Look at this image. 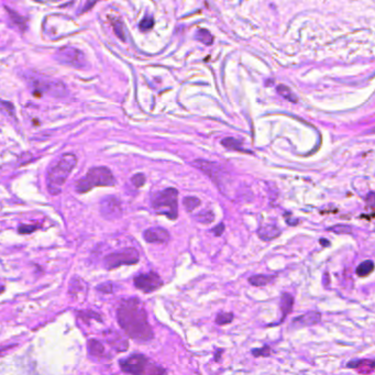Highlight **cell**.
Wrapping results in <instances>:
<instances>
[{"label":"cell","instance_id":"6da1fadb","mask_svg":"<svg viewBox=\"0 0 375 375\" xmlns=\"http://www.w3.org/2000/svg\"><path fill=\"white\" fill-rule=\"evenodd\" d=\"M117 320L130 339L138 343H147L154 338V332L147 318L143 302L137 297L125 299L117 310Z\"/></svg>","mask_w":375,"mask_h":375},{"label":"cell","instance_id":"7a4b0ae2","mask_svg":"<svg viewBox=\"0 0 375 375\" xmlns=\"http://www.w3.org/2000/svg\"><path fill=\"white\" fill-rule=\"evenodd\" d=\"M76 164V155L66 153L50 168L48 172V189L51 195H58L62 192L63 186Z\"/></svg>","mask_w":375,"mask_h":375},{"label":"cell","instance_id":"3957f363","mask_svg":"<svg viewBox=\"0 0 375 375\" xmlns=\"http://www.w3.org/2000/svg\"><path fill=\"white\" fill-rule=\"evenodd\" d=\"M115 184L116 179L113 178L111 171L108 167L99 166L90 168L83 179L77 180L75 188L77 193L85 194L97 186L111 187Z\"/></svg>","mask_w":375,"mask_h":375},{"label":"cell","instance_id":"277c9868","mask_svg":"<svg viewBox=\"0 0 375 375\" xmlns=\"http://www.w3.org/2000/svg\"><path fill=\"white\" fill-rule=\"evenodd\" d=\"M179 192L175 188H166L155 194L152 198V206L158 214H164L167 218H178L179 214Z\"/></svg>","mask_w":375,"mask_h":375},{"label":"cell","instance_id":"5b68a950","mask_svg":"<svg viewBox=\"0 0 375 375\" xmlns=\"http://www.w3.org/2000/svg\"><path fill=\"white\" fill-rule=\"evenodd\" d=\"M140 261V254L137 249L125 248L120 251L112 252L105 258V267L108 269H113L122 265H133Z\"/></svg>","mask_w":375,"mask_h":375},{"label":"cell","instance_id":"8992f818","mask_svg":"<svg viewBox=\"0 0 375 375\" xmlns=\"http://www.w3.org/2000/svg\"><path fill=\"white\" fill-rule=\"evenodd\" d=\"M119 364L121 370L130 375H146L147 371L152 365L147 357L141 353H134L125 359L120 360Z\"/></svg>","mask_w":375,"mask_h":375},{"label":"cell","instance_id":"52a82bcc","mask_svg":"<svg viewBox=\"0 0 375 375\" xmlns=\"http://www.w3.org/2000/svg\"><path fill=\"white\" fill-rule=\"evenodd\" d=\"M133 284L142 293L151 294L161 288L164 282L157 272H147L138 274L133 279Z\"/></svg>","mask_w":375,"mask_h":375},{"label":"cell","instance_id":"ba28073f","mask_svg":"<svg viewBox=\"0 0 375 375\" xmlns=\"http://www.w3.org/2000/svg\"><path fill=\"white\" fill-rule=\"evenodd\" d=\"M55 58L62 64L77 67V69H81L86 64L85 54L81 50L73 48V46H64L58 50Z\"/></svg>","mask_w":375,"mask_h":375},{"label":"cell","instance_id":"9c48e42d","mask_svg":"<svg viewBox=\"0 0 375 375\" xmlns=\"http://www.w3.org/2000/svg\"><path fill=\"white\" fill-rule=\"evenodd\" d=\"M30 79V85L33 88L35 95L40 96L41 94H53V95H62L65 90V87L60 82H51L46 81L44 78H40L36 76L29 77Z\"/></svg>","mask_w":375,"mask_h":375},{"label":"cell","instance_id":"30bf717a","mask_svg":"<svg viewBox=\"0 0 375 375\" xmlns=\"http://www.w3.org/2000/svg\"><path fill=\"white\" fill-rule=\"evenodd\" d=\"M194 165L197 166V168L203 171L205 174H207L210 179H212L214 183L220 186L221 180L223 179V172L221 167L216 163L204 161V160H197L194 162Z\"/></svg>","mask_w":375,"mask_h":375},{"label":"cell","instance_id":"8fae6325","mask_svg":"<svg viewBox=\"0 0 375 375\" xmlns=\"http://www.w3.org/2000/svg\"><path fill=\"white\" fill-rule=\"evenodd\" d=\"M321 321V314L317 310H311L308 313L299 315L297 317H295L290 321V326L295 329H299V328H305V327H313L318 324Z\"/></svg>","mask_w":375,"mask_h":375},{"label":"cell","instance_id":"7c38bea8","mask_svg":"<svg viewBox=\"0 0 375 375\" xmlns=\"http://www.w3.org/2000/svg\"><path fill=\"white\" fill-rule=\"evenodd\" d=\"M100 210L104 217L106 218H117L121 214V206L120 201L115 197H107L102 200L100 204Z\"/></svg>","mask_w":375,"mask_h":375},{"label":"cell","instance_id":"4fadbf2b","mask_svg":"<svg viewBox=\"0 0 375 375\" xmlns=\"http://www.w3.org/2000/svg\"><path fill=\"white\" fill-rule=\"evenodd\" d=\"M143 238L149 243H166L170 240V233L163 228H150L143 232Z\"/></svg>","mask_w":375,"mask_h":375},{"label":"cell","instance_id":"5bb4252c","mask_svg":"<svg viewBox=\"0 0 375 375\" xmlns=\"http://www.w3.org/2000/svg\"><path fill=\"white\" fill-rule=\"evenodd\" d=\"M347 368L357 370L360 374H369L373 372L375 362L372 359H356L348 362Z\"/></svg>","mask_w":375,"mask_h":375},{"label":"cell","instance_id":"9a60e30c","mask_svg":"<svg viewBox=\"0 0 375 375\" xmlns=\"http://www.w3.org/2000/svg\"><path fill=\"white\" fill-rule=\"evenodd\" d=\"M294 302L295 298L292 294L289 293H282L281 295V301H280V307H281V311H282V317L280 319V322H277V324H281L284 322V320L286 317L292 313L293 311V307H294Z\"/></svg>","mask_w":375,"mask_h":375},{"label":"cell","instance_id":"2e32d148","mask_svg":"<svg viewBox=\"0 0 375 375\" xmlns=\"http://www.w3.org/2000/svg\"><path fill=\"white\" fill-rule=\"evenodd\" d=\"M105 337H106V340L108 342L110 343L118 352H124L128 349V341L122 338L118 332L108 330L106 334H105Z\"/></svg>","mask_w":375,"mask_h":375},{"label":"cell","instance_id":"e0dca14e","mask_svg":"<svg viewBox=\"0 0 375 375\" xmlns=\"http://www.w3.org/2000/svg\"><path fill=\"white\" fill-rule=\"evenodd\" d=\"M277 276L276 275H268V274H255V275H252L249 277V284H251L252 286H255V287H261V286H267L269 284H273L274 282L276 281Z\"/></svg>","mask_w":375,"mask_h":375},{"label":"cell","instance_id":"ac0fdd59","mask_svg":"<svg viewBox=\"0 0 375 375\" xmlns=\"http://www.w3.org/2000/svg\"><path fill=\"white\" fill-rule=\"evenodd\" d=\"M258 234L264 241H271L281 235V230L274 225H264L259 228Z\"/></svg>","mask_w":375,"mask_h":375},{"label":"cell","instance_id":"d6986e66","mask_svg":"<svg viewBox=\"0 0 375 375\" xmlns=\"http://www.w3.org/2000/svg\"><path fill=\"white\" fill-rule=\"evenodd\" d=\"M373 269H374L373 261L365 260V261H363V262L357 265V268L356 269V274L359 277H361V279H363V277H366V276H369L370 274H372Z\"/></svg>","mask_w":375,"mask_h":375},{"label":"cell","instance_id":"ffe728a7","mask_svg":"<svg viewBox=\"0 0 375 375\" xmlns=\"http://www.w3.org/2000/svg\"><path fill=\"white\" fill-rule=\"evenodd\" d=\"M88 353L91 357H102L105 353V347L100 341L90 339L88 341Z\"/></svg>","mask_w":375,"mask_h":375},{"label":"cell","instance_id":"44dd1931","mask_svg":"<svg viewBox=\"0 0 375 375\" xmlns=\"http://www.w3.org/2000/svg\"><path fill=\"white\" fill-rule=\"evenodd\" d=\"M276 88H277V92H279L282 97H284L285 99H287L288 102H292V103L298 102L297 96L294 94L293 90L290 89L289 87L285 86V85H279Z\"/></svg>","mask_w":375,"mask_h":375},{"label":"cell","instance_id":"7402d4cb","mask_svg":"<svg viewBox=\"0 0 375 375\" xmlns=\"http://www.w3.org/2000/svg\"><path fill=\"white\" fill-rule=\"evenodd\" d=\"M234 318V315L232 313H227V311H220L218 313L216 316V319L214 321L218 324V326H226V324H229L232 322V320Z\"/></svg>","mask_w":375,"mask_h":375},{"label":"cell","instance_id":"603a6c76","mask_svg":"<svg viewBox=\"0 0 375 375\" xmlns=\"http://www.w3.org/2000/svg\"><path fill=\"white\" fill-rule=\"evenodd\" d=\"M196 39L198 41H200L201 43H204L206 45H210L213 43L214 37L212 36V33H210L208 30H206V29H198L196 31Z\"/></svg>","mask_w":375,"mask_h":375},{"label":"cell","instance_id":"cb8c5ba5","mask_svg":"<svg viewBox=\"0 0 375 375\" xmlns=\"http://www.w3.org/2000/svg\"><path fill=\"white\" fill-rule=\"evenodd\" d=\"M0 112L5 113V115L9 117L16 116V108L14 104L10 102H6V100L0 99Z\"/></svg>","mask_w":375,"mask_h":375},{"label":"cell","instance_id":"d4e9b609","mask_svg":"<svg viewBox=\"0 0 375 375\" xmlns=\"http://www.w3.org/2000/svg\"><path fill=\"white\" fill-rule=\"evenodd\" d=\"M6 9H7V11H8V14L10 15L11 20L14 21V22L17 24V26L20 27V28L23 30V29L26 28V24H27V20H26V18H23L22 16H19L18 14H17L16 11L9 9V8H7V7H6Z\"/></svg>","mask_w":375,"mask_h":375},{"label":"cell","instance_id":"484cf974","mask_svg":"<svg viewBox=\"0 0 375 375\" xmlns=\"http://www.w3.org/2000/svg\"><path fill=\"white\" fill-rule=\"evenodd\" d=\"M221 144L226 146L229 150H235V151H241V141L235 140L233 138H226L221 141Z\"/></svg>","mask_w":375,"mask_h":375},{"label":"cell","instance_id":"4316f807","mask_svg":"<svg viewBox=\"0 0 375 375\" xmlns=\"http://www.w3.org/2000/svg\"><path fill=\"white\" fill-rule=\"evenodd\" d=\"M251 355L254 357H268L272 355V348L269 345H263L262 348H256L251 351Z\"/></svg>","mask_w":375,"mask_h":375},{"label":"cell","instance_id":"83f0119b","mask_svg":"<svg viewBox=\"0 0 375 375\" xmlns=\"http://www.w3.org/2000/svg\"><path fill=\"white\" fill-rule=\"evenodd\" d=\"M111 23H112V27H113V30H115L116 36L119 37V39H121L122 41H125V31H124V23L121 22V20L112 19Z\"/></svg>","mask_w":375,"mask_h":375},{"label":"cell","instance_id":"f1b7e54d","mask_svg":"<svg viewBox=\"0 0 375 375\" xmlns=\"http://www.w3.org/2000/svg\"><path fill=\"white\" fill-rule=\"evenodd\" d=\"M183 204L184 207L186 208L188 212H193V210H195L198 206L200 205V200L196 197H186L184 198Z\"/></svg>","mask_w":375,"mask_h":375},{"label":"cell","instance_id":"f546056e","mask_svg":"<svg viewBox=\"0 0 375 375\" xmlns=\"http://www.w3.org/2000/svg\"><path fill=\"white\" fill-rule=\"evenodd\" d=\"M328 230L337 234H349L352 232L351 227L347 225H336L330 227V228H328Z\"/></svg>","mask_w":375,"mask_h":375},{"label":"cell","instance_id":"4dcf8cb0","mask_svg":"<svg viewBox=\"0 0 375 375\" xmlns=\"http://www.w3.org/2000/svg\"><path fill=\"white\" fill-rule=\"evenodd\" d=\"M153 26H154V20L153 18H151V17H146V18L143 19L140 22V24H139L140 30L143 32L151 30V29L153 28Z\"/></svg>","mask_w":375,"mask_h":375},{"label":"cell","instance_id":"1f68e13d","mask_svg":"<svg viewBox=\"0 0 375 375\" xmlns=\"http://www.w3.org/2000/svg\"><path fill=\"white\" fill-rule=\"evenodd\" d=\"M198 220L203 223H210L214 221V214L212 212H203L198 214Z\"/></svg>","mask_w":375,"mask_h":375},{"label":"cell","instance_id":"d6a6232c","mask_svg":"<svg viewBox=\"0 0 375 375\" xmlns=\"http://www.w3.org/2000/svg\"><path fill=\"white\" fill-rule=\"evenodd\" d=\"M146 375H166V370L160 365L152 364Z\"/></svg>","mask_w":375,"mask_h":375},{"label":"cell","instance_id":"836d02e7","mask_svg":"<svg viewBox=\"0 0 375 375\" xmlns=\"http://www.w3.org/2000/svg\"><path fill=\"white\" fill-rule=\"evenodd\" d=\"M39 227L36 225H22L18 228V232L21 234H28V233H32L33 231H36Z\"/></svg>","mask_w":375,"mask_h":375},{"label":"cell","instance_id":"e575fe53","mask_svg":"<svg viewBox=\"0 0 375 375\" xmlns=\"http://www.w3.org/2000/svg\"><path fill=\"white\" fill-rule=\"evenodd\" d=\"M131 182L136 187H141L143 186V184L145 183V176L142 173H139V174L133 175V178L131 179Z\"/></svg>","mask_w":375,"mask_h":375},{"label":"cell","instance_id":"d590c367","mask_svg":"<svg viewBox=\"0 0 375 375\" xmlns=\"http://www.w3.org/2000/svg\"><path fill=\"white\" fill-rule=\"evenodd\" d=\"M225 352V350H223L222 348H217L216 350H214V361L216 362H220L221 360V355Z\"/></svg>","mask_w":375,"mask_h":375},{"label":"cell","instance_id":"8d00e7d4","mask_svg":"<svg viewBox=\"0 0 375 375\" xmlns=\"http://www.w3.org/2000/svg\"><path fill=\"white\" fill-rule=\"evenodd\" d=\"M97 289L102 290V292H104V293H111L112 292V285L111 284L99 285V287H97Z\"/></svg>","mask_w":375,"mask_h":375},{"label":"cell","instance_id":"74e56055","mask_svg":"<svg viewBox=\"0 0 375 375\" xmlns=\"http://www.w3.org/2000/svg\"><path fill=\"white\" fill-rule=\"evenodd\" d=\"M223 231H225V226H223L222 223H220V225L217 227H214L213 229V232L216 235H221L223 233Z\"/></svg>","mask_w":375,"mask_h":375},{"label":"cell","instance_id":"f35d334b","mask_svg":"<svg viewBox=\"0 0 375 375\" xmlns=\"http://www.w3.org/2000/svg\"><path fill=\"white\" fill-rule=\"evenodd\" d=\"M320 243L323 244L324 247H329V246H330L329 241H328V240H326V239H321V240H320Z\"/></svg>","mask_w":375,"mask_h":375}]
</instances>
